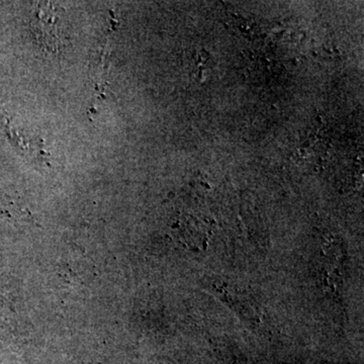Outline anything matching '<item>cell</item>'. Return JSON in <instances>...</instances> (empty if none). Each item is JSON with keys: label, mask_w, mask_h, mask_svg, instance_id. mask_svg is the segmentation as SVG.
Listing matches in <instances>:
<instances>
[{"label": "cell", "mask_w": 364, "mask_h": 364, "mask_svg": "<svg viewBox=\"0 0 364 364\" xmlns=\"http://www.w3.org/2000/svg\"><path fill=\"white\" fill-rule=\"evenodd\" d=\"M38 21L39 23L33 26L36 30L39 31L38 36H40L39 39L42 42L43 46L46 49H49L50 51H57L58 48L59 38H60V28H58V23L52 21L53 14H47L46 7L41 9L38 11Z\"/></svg>", "instance_id": "obj_1"}]
</instances>
